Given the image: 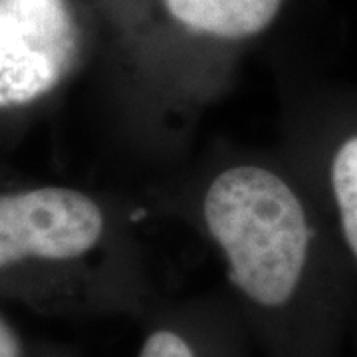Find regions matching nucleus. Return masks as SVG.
Returning <instances> with one entry per match:
<instances>
[{
	"label": "nucleus",
	"mask_w": 357,
	"mask_h": 357,
	"mask_svg": "<svg viewBox=\"0 0 357 357\" xmlns=\"http://www.w3.org/2000/svg\"><path fill=\"white\" fill-rule=\"evenodd\" d=\"M165 206L220 258L234 294L300 351L333 342L351 270L321 204L280 149L211 155Z\"/></svg>",
	"instance_id": "obj_1"
},
{
	"label": "nucleus",
	"mask_w": 357,
	"mask_h": 357,
	"mask_svg": "<svg viewBox=\"0 0 357 357\" xmlns=\"http://www.w3.org/2000/svg\"><path fill=\"white\" fill-rule=\"evenodd\" d=\"M109 195L66 185L0 192V278L52 276L114 294L128 284L137 238Z\"/></svg>",
	"instance_id": "obj_2"
},
{
	"label": "nucleus",
	"mask_w": 357,
	"mask_h": 357,
	"mask_svg": "<svg viewBox=\"0 0 357 357\" xmlns=\"http://www.w3.org/2000/svg\"><path fill=\"white\" fill-rule=\"evenodd\" d=\"M171 109L178 131L232 88L244 50L276 22L284 0H155Z\"/></svg>",
	"instance_id": "obj_3"
},
{
	"label": "nucleus",
	"mask_w": 357,
	"mask_h": 357,
	"mask_svg": "<svg viewBox=\"0 0 357 357\" xmlns=\"http://www.w3.org/2000/svg\"><path fill=\"white\" fill-rule=\"evenodd\" d=\"M278 149L306 178L357 278V89L326 88L298 100Z\"/></svg>",
	"instance_id": "obj_4"
},
{
	"label": "nucleus",
	"mask_w": 357,
	"mask_h": 357,
	"mask_svg": "<svg viewBox=\"0 0 357 357\" xmlns=\"http://www.w3.org/2000/svg\"><path fill=\"white\" fill-rule=\"evenodd\" d=\"M89 54L88 26L72 0H0V112L46 102Z\"/></svg>",
	"instance_id": "obj_5"
},
{
	"label": "nucleus",
	"mask_w": 357,
	"mask_h": 357,
	"mask_svg": "<svg viewBox=\"0 0 357 357\" xmlns=\"http://www.w3.org/2000/svg\"><path fill=\"white\" fill-rule=\"evenodd\" d=\"M137 357H203V349L185 326L161 324L147 333Z\"/></svg>",
	"instance_id": "obj_6"
},
{
	"label": "nucleus",
	"mask_w": 357,
	"mask_h": 357,
	"mask_svg": "<svg viewBox=\"0 0 357 357\" xmlns=\"http://www.w3.org/2000/svg\"><path fill=\"white\" fill-rule=\"evenodd\" d=\"M0 357H26L22 337L2 314H0Z\"/></svg>",
	"instance_id": "obj_7"
}]
</instances>
